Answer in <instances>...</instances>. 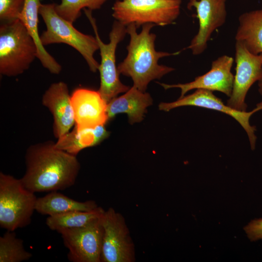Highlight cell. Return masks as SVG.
Wrapping results in <instances>:
<instances>
[{
    "label": "cell",
    "mask_w": 262,
    "mask_h": 262,
    "mask_svg": "<svg viewBox=\"0 0 262 262\" xmlns=\"http://www.w3.org/2000/svg\"><path fill=\"white\" fill-rule=\"evenodd\" d=\"M25 0H0V22H11L19 19Z\"/></svg>",
    "instance_id": "cb8c5ba5"
},
{
    "label": "cell",
    "mask_w": 262,
    "mask_h": 262,
    "mask_svg": "<svg viewBox=\"0 0 262 262\" xmlns=\"http://www.w3.org/2000/svg\"><path fill=\"white\" fill-rule=\"evenodd\" d=\"M39 14L46 26V30L40 35L42 45L64 43L71 46L82 55L90 70L96 72L99 64L94 57L99 49L95 36L80 32L73 23L59 16L55 11V3L41 4Z\"/></svg>",
    "instance_id": "277c9868"
},
{
    "label": "cell",
    "mask_w": 262,
    "mask_h": 262,
    "mask_svg": "<svg viewBox=\"0 0 262 262\" xmlns=\"http://www.w3.org/2000/svg\"><path fill=\"white\" fill-rule=\"evenodd\" d=\"M42 3L40 0H25L23 11L19 19L23 22L28 33L34 40L37 49V56L44 67L51 73L59 74L62 70L61 65L45 49L38 32V15Z\"/></svg>",
    "instance_id": "e0dca14e"
},
{
    "label": "cell",
    "mask_w": 262,
    "mask_h": 262,
    "mask_svg": "<svg viewBox=\"0 0 262 262\" xmlns=\"http://www.w3.org/2000/svg\"><path fill=\"white\" fill-rule=\"evenodd\" d=\"M102 216L84 226L57 231L68 250L67 258L69 261L101 262L103 233Z\"/></svg>",
    "instance_id": "9c48e42d"
},
{
    "label": "cell",
    "mask_w": 262,
    "mask_h": 262,
    "mask_svg": "<svg viewBox=\"0 0 262 262\" xmlns=\"http://www.w3.org/2000/svg\"><path fill=\"white\" fill-rule=\"evenodd\" d=\"M150 95L132 86L124 94L115 97L107 104L108 120L117 114L126 113L131 124L141 122L147 112V108L152 104Z\"/></svg>",
    "instance_id": "2e32d148"
},
{
    "label": "cell",
    "mask_w": 262,
    "mask_h": 262,
    "mask_svg": "<svg viewBox=\"0 0 262 262\" xmlns=\"http://www.w3.org/2000/svg\"><path fill=\"white\" fill-rule=\"evenodd\" d=\"M37 56L36 44L19 19L0 23V74L19 75L29 68Z\"/></svg>",
    "instance_id": "3957f363"
},
{
    "label": "cell",
    "mask_w": 262,
    "mask_h": 262,
    "mask_svg": "<svg viewBox=\"0 0 262 262\" xmlns=\"http://www.w3.org/2000/svg\"><path fill=\"white\" fill-rule=\"evenodd\" d=\"M244 230L251 241L262 239V218L250 221L244 227Z\"/></svg>",
    "instance_id": "d4e9b609"
},
{
    "label": "cell",
    "mask_w": 262,
    "mask_h": 262,
    "mask_svg": "<svg viewBox=\"0 0 262 262\" xmlns=\"http://www.w3.org/2000/svg\"><path fill=\"white\" fill-rule=\"evenodd\" d=\"M104 212L99 206L90 211H70L48 216L46 223L50 229L56 231L62 229L80 228L99 218Z\"/></svg>",
    "instance_id": "44dd1931"
},
{
    "label": "cell",
    "mask_w": 262,
    "mask_h": 262,
    "mask_svg": "<svg viewBox=\"0 0 262 262\" xmlns=\"http://www.w3.org/2000/svg\"><path fill=\"white\" fill-rule=\"evenodd\" d=\"M108 0H61L55 9L61 17L73 23L81 15L82 9H99Z\"/></svg>",
    "instance_id": "603a6c76"
},
{
    "label": "cell",
    "mask_w": 262,
    "mask_h": 262,
    "mask_svg": "<svg viewBox=\"0 0 262 262\" xmlns=\"http://www.w3.org/2000/svg\"><path fill=\"white\" fill-rule=\"evenodd\" d=\"M235 62L232 90L227 104L237 110L246 111V94L256 82L262 79V54L252 53L241 42L236 41Z\"/></svg>",
    "instance_id": "30bf717a"
},
{
    "label": "cell",
    "mask_w": 262,
    "mask_h": 262,
    "mask_svg": "<svg viewBox=\"0 0 262 262\" xmlns=\"http://www.w3.org/2000/svg\"><path fill=\"white\" fill-rule=\"evenodd\" d=\"M184 106H194L216 110L227 114L234 118L246 131L252 149L255 147L256 136L255 134L256 128L250 125L249 118L255 112L262 109V101L250 112L240 111L234 109L227 104L225 105L212 91L198 89L193 93L180 98L177 100L170 102H162L159 105L160 110L165 112Z\"/></svg>",
    "instance_id": "8fae6325"
},
{
    "label": "cell",
    "mask_w": 262,
    "mask_h": 262,
    "mask_svg": "<svg viewBox=\"0 0 262 262\" xmlns=\"http://www.w3.org/2000/svg\"><path fill=\"white\" fill-rule=\"evenodd\" d=\"M98 207L95 201H79L52 191L37 198L35 211L41 214L50 216L73 211H90Z\"/></svg>",
    "instance_id": "d6986e66"
},
{
    "label": "cell",
    "mask_w": 262,
    "mask_h": 262,
    "mask_svg": "<svg viewBox=\"0 0 262 262\" xmlns=\"http://www.w3.org/2000/svg\"><path fill=\"white\" fill-rule=\"evenodd\" d=\"M42 103L52 115L55 137L59 139L68 133L75 120L67 85L63 82L51 84L42 96Z\"/></svg>",
    "instance_id": "5bb4252c"
},
{
    "label": "cell",
    "mask_w": 262,
    "mask_h": 262,
    "mask_svg": "<svg viewBox=\"0 0 262 262\" xmlns=\"http://www.w3.org/2000/svg\"><path fill=\"white\" fill-rule=\"evenodd\" d=\"M75 126L78 128H93L105 125L108 121L107 102L98 91L79 88L71 95Z\"/></svg>",
    "instance_id": "9a60e30c"
},
{
    "label": "cell",
    "mask_w": 262,
    "mask_h": 262,
    "mask_svg": "<svg viewBox=\"0 0 262 262\" xmlns=\"http://www.w3.org/2000/svg\"><path fill=\"white\" fill-rule=\"evenodd\" d=\"M32 254L26 251L23 241L14 231L6 230L0 237V262H21L29 260Z\"/></svg>",
    "instance_id": "7402d4cb"
},
{
    "label": "cell",
    "mask_w": 262,
    "mask_h": 262,
    "mask_svg": "<svg viewBox=\"0 0 262 262\" xmlns=\"http://www.w3.org/2000/svg\"></svg>",
    "instance_id": "4316f807"
},
{
    "label": "cell",
    "mask_w": 262,
    "mask_h": 262,
    "mask_svg": "<svg viewBox=\"0 0 262 262\" xmlns=\"http://www.w3.org/2000/svg\"><path fill=\"white\" fill-rule=\"evenodd\" d=\"M83 10L93 29L100 50L101 62L98 70L100 74V83L98 91L108 103L119 94L126 92L130 88L120 81L115 59L117 45L127 33L126 26L117 20L115 21L109 33L110 42L105 44L102 42L98 33L96 20L92 15V11L87 9Z\"/></svg>",
    "instance_id": "52a82bcc"
},
{
    "label": "cell",
    "mask_w": 262,
    "mask_h": 262,
    "mask_svg": "<svg viewBox=\"0 0 262 262\" xmlns=\"http://www.w3.org/2000/svg\"><path fill=\"white\" fill-rule=\"evenodd\" d=\"M259 92L262 96V79L258 82Z\"/></svg>",
    "instance_id": "484cf974"
},
{
    "label": "cell",
    "mask_w": 262,
    "mask_h": 262,
    "mask_svg": "<svg viewBox=\"0 0 262 262\" xmlns=\"http://www.w3.org/2000/svg\"><path fill=\"white\" fill-rule=\"evenodd\" d=\"M235 39L254 54H262V8L246 12L239 17Z\"/></svg>",
    "instance_id": "ffe728a7"
},
{
    "label": "cell",
    "mask_w": 262,
    "mask_h": 262,
    "mask_svg": "<svg viewBox=\"0 0 262 262\" xmlns=\"http://www.w3.org/2000/svg\"><path fill=\"white\" fill-rule=\"evenodd\" d=\"M37 198L28 190L20 179L0 173V227L6 230L29 225Z\"/></svg>",
    "instance_id": "5b68a950"
},
{
    "label": "cell",
    "mask_w": 262,
    "mask_h": 262,
    "mask_svg": "<svg viewBox=\"0 0 262 262\" xmlns=\"http://www.w3.org/2000/svg\"><path fill=\"white\" fill-rule=\"evenodd\" d=\"M233 59L228 55H223L213 61L210 70L205 74L196 77L195 80L186 83L168 84H159L165 89L179 88L181 90L180 98L193 89H205L212 92H222L228 97L231 96L234 76L231 72Z\"/></svg>",
    "instance_id": "4fadbf2b"
},
{
    "label": "cell",
    "mask_w": 262,
    "mask_h": 262,
    "mask_svg": "<svg viewBox=\"0 0 262 262\" xmlns=\"http://www.w3.org/2000/svg\"><path fill=\"white\" fill-rule=\"evenodd\" d=\"M110 134L105 125L93 128H78L75 126L71 131L58 139L56 147L70 154L77 156L84 148L96 146Z\"/></svg>",
    "instance_id": "ac0fdd59"
},
{
    "label": "cell",
    "mask_w": 262,
    "mask_h": 262,
    "mask_svg": "<svg viewBox=\"0 0 262 262\" xmlns=\"http://www.w3.org/2000/svg\"><path fill=\"white\" fill-rule=\"evenodd\" d=\"M181 0H117L113 16L126 26L137 28L147 23L164 26L172 24L180 13Z\"/></svg>",
    "instance_id": "8992f818"
},
{
    "label": "cell",
    "mask_w": 262,
    "mask_h": 262,
    "mask_svg": "<svg viewBox=\"0 0 262 262\" xmlns=\"http://www.w3.org/2000/svg\"><path fill=\"white\" fill-rule=\"evenodd\" d=\"M101 222L103 229L101 262L135 261L134 245L123 216L110 208L103 213Z\"/></svg>",
    "instance_id": "ba28073f"
},
{
    "label": "cell",
    "mask_w": 262,
    "mask_h": 262,
    "mask_svg": "<svg viewBox=\"0 0 262 262\" xmlns=\"http://www.w3.org/2000/svg\"><path fill=\"white\" fill-rule=\"evenodd\" d=\"M25 172L20 180L28 190L50 192L76 182L81 165L76 156L57 148L52 141L30 146L25 154Z\"/></svg>",
    "instance_id": "6da1fadb"
},
{
    "label": "cell",
    "mask_w": 262,
    "mask_h": 262,
    "mask_svg": "<svg viewBox=\"0 0 262 262\" xmlns=\"http://www.w3.org/2000/svg\"><path fill=\"white\" fill-rule=\"evenodd\" d=\"M226 0H190L187 8L196 9L199 29L188 49L194 55H199L206 49L207 42L213 31L225 22Z\"/></svg>",
    "instance_id": "7c38bea8"
},
{
    "label": "cell",
    "mask_w": 262,
    "mask_h": 262,
    "mask_svg": "<svg viewBox=\"0 0 262 262\" xmlns=\"http://www.w3.org/2000/svg\"><path fill=\"white\" fill-rule=\"evenodd\" d=\"M155 25L152 23L144 24L139 33H137V28L134 24L126 26L127 33L130 37L127 47L128 54L117 66L119 74L131 77L133 82V86L143 92H146L151 81L160 79L174 70L173 67L159 65V59L177 55L179 52L156 50V36L150 33Z\"/></svg>",
    "instance_id": "7a4b0ae2"
}]
</instances>
